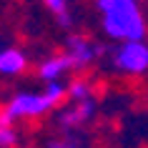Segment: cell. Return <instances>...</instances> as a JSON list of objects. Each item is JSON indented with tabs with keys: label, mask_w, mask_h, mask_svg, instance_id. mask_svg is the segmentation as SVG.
<instances>
[{
	"label": "cell",
	"mask_w": 148,
	"mask_h": 148,
	"mask_svg": "<svg viewBox=\"0 0 148 148\" xmlns=\"http://www.w3.org/2000/svg\"><path fill=\"white\" fill-rule=\"evenodd\" d=\"M65 101H68V80H58V83H48L43 90H15L3 106V113L13 123L35 121L60 108Z\"/></svg>",
	"instance_id": "2"
},
{
	"label": "cell",
	"mask_w": 148,
	"mask_h": 148,
	"mask_svg": "<svg viewBox=\"0 0 148 148\" xmlns=\"http://www.w3.org/2000/svg\"><path fill=\"white\" fill-rule=\"evenodd\" d=\"M98 113V101L90 98V101L83 103H68L58 110L55 116V125L60 128V133H78L80 128L90 125V121Z\"/></svg>",
	"instance_id": "5"
},
{
	"label": "cell",
	"mask_w": 148,
	"mask_h": 148,
	"mask_svg": "<svg viewBox=\"0 0 148 148\" xmlns=\"http://www.w3.org/2000/svg\"><path fill=\"white\" fill-rule=\"evenodd\" d=\"M95 10L101 15V28L116 43L146 40L148 25L138 0H95Z\"/></svg>",
	"instance_id": "1"
},
{
	"label": "cell",
	"mask_w": 148,
	"mask_h": 148,
	"mask_svg": "<svg viewBox=\"0 0 148 148\" xmlns=\"http://www.w3.org/2000/svg\"><path fill=\"white\" fill-rule=\"evenodd\" d=\"M110 68L121 75H146L148 73V43L146 40H131V43H118L110 50Z\"/></svg>",
	"instance_id": "3"
},
{
	"label": "cell",
	"mask_w": 148,
	"mask_h": 148,
	"mask_svg": "<svg viewBox=\"0 0 148 148\" xmlns=\"http://www.w3.org/2000/svg\"><path fill=\"white\" fill-rule=\"evenodd\" d=\"M30 60H28V53L20 50L15 45H8L0 50V75L3 78H18V75H23L25 70H28Z\"/></svg>",
	"instance_id": "7"
},
{
	"label": "cell",
	"mask_w": 148,
	"mask_h": 148,
	"mask_svg": "<svg viewBox=\"0 0 148 148\" xmlns=\"http://www.w3.org/2000/svg\"><path fill=\"white\" fill-rule=\"evenodd\" d=\"M18 143H20L18 125L3 113V108H0V148H18Z\"/></svg>",
	"instance_id": "10"
},
{
	"label": "cell",
	"mask_w": 148,
	"mask_h": 148,
	"mask_svg": "<svg viewBox=\"0 0 148 148\" xmlns=\"http://www.w3.org/2000/svg\"><path fill=\"white\" fill-rule=\"evenodd\" d=\"M63 53L68 55L75 73H83L90 65H95V60L103 55V45H98L95 40H90L83 33H70L63 43Z\"/></svg>",
	"instance_id": "4"
},
{
	"label": "cell",
	"mask_w": 148,
	"mask_h": 148,
	"mask_svg": "<svg viewBox=\"0 0 148 148\" xmlns=\"http://www.w3.org/2000/svg\"><path fill=\"white\" fill-rule=\"evenodd\" d=\"M48 10H50V15L55 18V23L58 28L63 30H68L73 28V13H70V0H40Z\"/></svg>",
	"instance_id": "8"
},
{
	"label": "cell",
	"mask_w": 148,
	"mask_h": 148,
	"mask_svg": "<svg viewBox=\"0 0 148 148\" xmlns=\"http://www.w3.org/2000/svg\"><path fill=\"white\" fill-rule=\"evenodd\" d=\"M73 73L68 55L65 53H50L35 65V75L40 83H58V80H68V75Z\"/></svg>",
	"instance_id": "6"
},
{
	"label": "cell",
	"mask_w": 148,
	"mask_h": 148,
	"mask_svg": "<svg viewBox=\"0 0 148 148\" xmlns=\"http://www.w3.org/2000/svg\"><path fill=\"white\" fill-rule=\"evenodd\" d=\"M95 98L93 95V83L88 78H70L68 80V101L70 103H83Z\"/></svg>",
	"instance_id": "9"
},
{
	"label": "cell",
	"mask_w": 148,
	"mask_h": 148,
	"mask_svg": "<svg viewBox=\"0 0 148 148\" xmlns=\"http://www.w3.org/2000/svg\"><path fill=\"white\" fill-rule=\"evenodd\" d=\"M43 148H83V140L75 133H58L43 143Z\"/></svg>",
	"instance_id": "11"
}]
</instances>
